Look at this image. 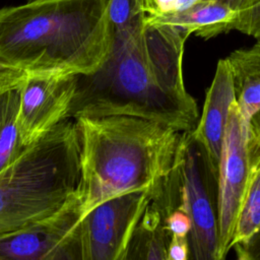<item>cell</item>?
Masks as SVG:
<instances>
[{"label": "cell", "mask_w": 260, "mask_h": 260, "mask_svg": "<svg viewBox=\"0 0 260 260\" xmlns=\"http://www.w3.org/2000/svg\"><path fill=\"white\" fill-rule=\"evenodd\" d=\"M164 223L171 236L174 237H188L192 226L188 214L180 209L170 212L165 217Z\"/></svg>", "instance_id": "17"}, {"label": "cell", "mask_w": 260, "mask_h": 260, "mask_svg": "<svg viewBox=\"0 0 260 260\" xmlns=\"http://www.w3.org/2000/svg\"><path fill=\"white\" fill-rule=\"evenodd\" d=\"M240 260H260V230L233 247Z\"/></svg>", "instance_id": "19"}, {"label": "cell", "mask_w": 260, "mask_h": 260, "mask_svg": "<svg viewBox=\"0 0 260 260\" xmlns=\"http://www.w3.org/2000/svg\"><path fill=\"white\" fill-rule=\"evenodd\" d=\"M155 10L149 14H168L176 11L178 9L179 0H154Z\"/></svg>", "instance_id": "21"}, {"label": "cell", "mask_w": 260, "mask_h": 260, "mask_svg": "<svg viewBox=\"0 0 260 260\" xmlns=\"http://www.w3.org/2000/svg\"><path fill=\"white\" fill-rule=\"evenodd\" d=\"M151 191L135 190L114 196L88 211L78 223L81 260H125Z\"/></svg>", "instance_id": "6"}, {"label": "cell", "mask_w": 260, "mask_h": 260, "mask_svg": "<svg viewBox=\"0 0 260 260\" xmlns=\"http://www.w3.org/2000/svg\"><path fill=\"white\" fill-rule=\"evenodd\" d=\"M76 88V74H28L22 84L18 127L24 146L68 119Z\"/></svg>", "instance_id": "9"}, {"label": "cell", "mask_w": 260, "mask_h": 260, "mask_svg": "<svg viewBox=\"0 0 260 260\" xmlns=\"http://www.w3.org/2000/svg\"><path fill=\"white\" fill-rule=\"evenodd\" d=\"M113 37L108 0H41L0 8V61L28 74H89Z\"/></svg>", "instance_id": "2"}, {"label": "cell", "mask_w": 260, "mask_h": 260, "mask_svg": "<svg viewBox=\"0 0 260 260\" xmlns=\"http://www.w3.org/2000/svg\"><path fill=\"white\" fill-rule=\"evenodd\" d=\"M28 1H41V0H28Z\"/></svg>", "instance_id": "23"}, {"label": "cell", "mask_w": 260, "mask_h": 260, "mask_svg": "<svg viewBox=\"0 0 260 260\" xmlns=\"http://www.w3.org/2000/svg\"><path fill=\"white\" fill-rule=\"evenodd\" d=\"M225 59L232 71L240 113L248 125L260 110V41L249 48L233 51Z\"/></svg>", "instance_id": "11"}, {"label": "cell", "mask_w": 260, "mask_h": 260, "mask_svg": "<svg viewBox=\"0 0 260 260\" xmlns=\"http://www.w3.org/2000/svg\"><path fill=\"white\" fill-rule=\"evenodd\" d=\"M140 16L112 28L108 56L98 70L76 74L68 119L82 116L129 115L194 130L195 100L183 79L184 46L190 34L175 25Z\"/></svg>", "instance_id": "1"}, {"label": "cell", "mask_w": 260, "mask_h": 260, "mask_svg": "<svg viewBox=\"0 0 260 260\" xmlns=\"http://www.w3.org/2000/svg\"><path fill=\"white\" fill-rule=\"evenodd\" d=\"M248 127L260 133V110H258L250 119L248 123Z\"/></svg>", "instance_id": "22"}, {"label": "cell", "mask_w": 260, "mask_h": 260, "mask_svg": "<svg viewBox=\"0 0 260 260\" xmlns=\"http://www.w3.org/2000/svg\"><path fill=\"white\" fill-rule=\"evenodd\" d=\"M80 144L66 119L0 172V236L49 218L78 198Z\"/></svg>", "instance_id": "4"}, {"label": "cell", "mask_w": 260, "mask_h": 260, "mask_svg": "<svg viewBox=\"0 0 260 260\" xmlns=\"http://www.w3.org/2000/svg\"><path fill=\"white\" fill-rule=\"evenodd\" d=\"M22 84L0 93V172L26 147L20 138L17 119Z\"/></svg>", "instance_id": "14"}, {"label": "cell", "mask_w": 260, "mask_h": 260, "mask_svg": "<svg viewBox=\"0 0 260 260\" xmlns=\"http://www.w3.org/2000/svg\"><path fill=\"white\" fill-rule=\"evenodd\" d=\"M75 120L80 144L78 198L82 217L114 196L152 190L172 169L183 132L129 115L82 116Z\"/></svg>", "instance_id": "3"}, {"label": "cell", "mask_w": 260, "mask_h": 260, "mask_svg": "<svg viewBox=\"0 0 260 260\" xmlns=\"http://www.w3.org/2000/svg\"><path fill=\"white\" fill-rule=\"evenodd\" d=\"M155 10L154 0H108V13L112 28L123 27L136 18Z\"/></svg>", "instance_id": "16"}, {"label": "cell", "mask_w": 260, "mask_h": 260, "mask_svg": "<svg viewBox=\"0 0 260 260\" xmlns=\"http://www.w3.org/2000/svg\"><path fill=\"white\" fill-rule=\"evenodd\" d=\"M171 237L160 212L148 202L133 233L126 259L167 260Z\"/></svg>", "instance_id": "13"}, {"label": "cell", "mask_w": 260, "mask_h": 260, "mask_svg": "<svg viewBox=\"0 0 260 260\" xmlns=\"http://www.w3.org/2000/svg\"><path fill=\"white\" fill-rule=\"evenodd\" d=\"M190 247L188 237H171L167 260H189Z\"/></svg>", "instance_id": "20"}, {"label": "cell", "mask_w": 260, "mask_h": 260, "mask_svg": "<svg viewBox=\"0 0 260 260\" xmlns=\"http://www.w3.org/2000/svg\"><path fill=\"white\" fill-rule=\"evenodd\" d=\"M249 174L244 198L237 217L232 249L260 230V133L248 127Z\"/></svg>", "instance_id": "12"}, {"label": "cell", "mask_w": 260, "mask_h": 260, "mask_svg": "<svg viewBox=\"0 0 260 260\" xmlns=\"http://www.w3.org/2000/svg\"><path fill=\"white\" fill-rule=\"evenodd\" d=\"M247 133L248 125L243 120L236 101L230 108L218 164L217 260L224 259L232 249L235 225L247 186Z\"/></svg>", "instance_id": "7"}, {"label": "cell", "mask_w": 260, "mask_h": 260, "mask_svg": "<svg viewBox=\"0 0 260 260\" xmlns=\"http://www.w3.org/2000/svg\"><path fill=\"white\" fill-rule=\"evenodd\" d=\"M28 73L0 61V93L22 84Z\"/></svg>", "instance_id": "18"}, {"label": "cell", "mask_w": 260, "mask_h": 260, "mask_svg": "<svg viewBox=\"0 0 260 260\" xmlns=\"http://www.w3.org/2000/svg\"><path fill=\"white\" fill-rule=\"evenodd\" d=\"M236 101L232 71L223 58L217 62L214 77L206 91L201 117L193 130L217 172L230 108Z\"/></svg>", "instance_id": "10"}, {"label": "cell", "mask_w": 260, "mask_h": 260, "mask_svg": "<svg viewBox=\"0 0 260 260\" xmlns=\"http://www.w3.org/2000/svg\"><path fill=\"white\" fill-rule=\"evenodd\" d=\"M181 2L186 5L195 2H215L222 4L236 13L237 18L234 30L260 41V0H181Z\"/></svg>", "instance_id": "15"}, {"label": "cell", "mask_w": 260, "mask_h": 260, "mask_svg": "<svg viewBox=\"0 0 260 260\" xmlns=\"http://www.w3.org/2000/svg\"><path fill=\"white\" fill-rule=\"evenodd\" d=\"M179 193V208L192 226L189 260H217L218 172L192 131H183L171 169Z\"/></svg>", "instance_id": "5"}, {"label": "cell", "mask_w": 260, "mask_h": 260, "mask_svg": "<svg viewBox=\"0 0 260 260\" xmlns=\"http://www.w3.org/2000/svg\"><path fill=\"white\" fill-rule=\"evenodd\" d=\"M79 198L55 215L0 236V260H81Z\"/></svg>", "instance_id": "8"}]
</instances>
